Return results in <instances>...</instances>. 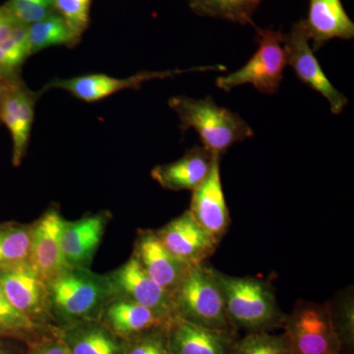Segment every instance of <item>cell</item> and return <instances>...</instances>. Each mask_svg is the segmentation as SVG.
Segmentation results:
<instances>
[{"label":"cell","mask_w":354,"mask_h":354,"mask_svg":"<svg viewBox=\"0 0 354 354\" xmlns=\"http://www.w3.org/2000/svg\"><path fill=\"white\" fill-rule=\"evenodd\" d=\"M46 290L55 328L100 320L104 307L113 299L106 274L85 268H69L46 283Z\"/></svg>","instance_id":"1"},{"label":"cell","mask_w":354,"mask_h":354,"mask_svg":"<svg viewBox=\"0 0 354 354\" xmlns=\"http://www.w3.org/2000/svg\"><path fill=\"white\" fill-rule=\"evenodd\" d=\"M228 320L235 330L270 332L283 327L286 315L271 286L251 277L228 276L216 271Z\"/></svg>","instance_id":"2"},{"label":"cell","mask_w":354,"mask_h":354,"mask_svg":"<svg viewBox=\"0 0 354 354\" xmlns=\"http://www.w3.org/2000/svg\"><path fill=\"white\" fill-rule=\"evenodd\" d=\"M169 106L178 115L183 131L194 129L203 147L214 155L221 157L235 143L254 136L252 128L241 115L221 108L209 95L204 100L176 95Z\"/></svg>","instance_id":"3"},{"label":"cell","mask_w":354,"mask_h":354,"mask_svg":"<svg viewBox=\"0 0 354 354\" xmlns=\"http://www.w3.org/2000/svg\"><path fill=\"white\" fill-rule=\"evenodd\" d=\"M176 316L200 327L235 332L225 310L216 270L206 263L191 266L171 295Z\"/></svg>","instance_id":"4"},{"label":"cell","mask_w":354,"mask_h":354,"mask_svg":"<svg viewBox=\"0 0 354 354\" xmlns=\"http://www.w3.org/2000/svg\"><path fill=\"white\" fill-rule=\"evenodd\" d=\"M258 50L241 69L227 76L218 77L216 84L225 92L239 86L251 84L262 94L274 95L283 81V70L288 65L283 34L274 29L256 28Z\"/></svg>","instance_id":"5"},{"label":"cell","mask_w":354,"mask_h":354,"mask_svg":"<svg viewBox=\"0 0 354 354\" xmlns=\"http://www.w3.org/2000/svg\"><path fill=\"white\" fill-rule=\"evenodd\" d=\"M290 354H344L333 325L329 302L299 301L283 326Z\"/></svg>","instance_id":"6"},{"label":"cell","mask_w":354,"mask_h":354,"mask_svg":"<svg viewBox=\"0 0 354 354\" xmlns=\"http://www.w3.org/2000/svg\"><path fill=\"white\" fill-rule=\"evenodd\" d=\"M309 41L302 20L293 26L288 34L283 35V48L288 64L292 67L302 83L329 102L333 113L339 114L348 104V100L335 88L324 73Z\"/></svg>","instance_id":"7"},{"label":"cell","mask_w":354,"mask_h":354,"mask_svg":"<svg viewBox=\"0 0 354 354\" xmlns=\"http://www.w3.org/2000/svg\"><path fill=\"white\" fill-rule=\"evenodd\" d=\"M225 69L227 68L221 65H212V66H199L190 69L139 72L127 78H115L106 74H92V75L73 77L68 79H55L46 86V88H62L84 102H94L101 101L104 97L127 88L138 90L142 84L155 80V79L172 78L188 72L216 71V70L225 71Z\"/></svg>","instance_id":"8"},{"label":"cell","mask_w":354,"mask_h":354,"mask_svg":"<svg viewBox=\"0 0 354 354\" xmlns=\"http://www.w3.org/2000/svg\"><path fill=\"white\" fill-rule=\"evenodd\" d=\"M64 218L57 204H51L31 223L29 264L44 283L57 279L69 269L62 249V227Z\"/></svg>","instance_id":"9"},{"label":"cell","mask_w":354,"mask_h":354,"mask_svg":"<svg viewBox=\"0 0 354 354\" xmlns=\"http://www.w3.org/2000/svg\"><path fill=\"white\" fill-rule=\"evenodd\" d=\"M0 283L14 306L28 319L55 330L48 306L46 285L29 262L0 270Z\"/></svg>","instance_id":"10"},{"label":"cell","mask_w":354,"mask_h":354,"mask_svg":"<svg viewBox=\"0 0 354 354\" xmlns=\"http://www.w3.org/2000/svg\"><path fill=\"white\" fill-rule=\"evenodd\" d=\"M106 276L113 298L145 306L167 321L176 317L171 295L148 276L132 256Z\"/></svg>","instance_id":"11"},{"label":"cell","mask_w":354,"mask_h":354,"mask_svg":"<svg viewBox=\"0 0 354 354\" xmlns=\"http://www.w3.org/2000/svg\"><path fill=\"white\" fill-rule=\"evenodd\" d=\"M155 232L172 255L190 266L206 262L218 245L193 218L189 209Z\"/></svg>","instance_id":"12"},{"label":"cell","mask_w":354,"mask_h":354,"mask_svg":"<svg viewBox=\"0 0 354 354\" xmlns=\"http://www.w3.org/2000/svg\"><path fill=\"white\" fill-rule=\"evenodd\" d=\"M39 93L32 92L23 81L7 83L0 106V122L11 134L13 142L12 164L19 167L27 152L35 118V104Z\"/></svg>","instance_id":"13"},{"label":"cell","mask_w":354,"mask_h":354,"mask_svg":"<svg viewBox=\"0 0 354 354\" xmlns=\"http://www.w3.org/2000/svg\"><path fill=\"white\" fill-rule=\"evenodd\" d=\"M131 256L171 297L191 267L172 255L153 230L137 232Z\"/></svg>","instance_id":"14"},{"label":"cell","mask_w":354,"mask_h":354,"mask_svg":"<svg viewBox=\"0 0 354 354\" xmlns=\"http://www.w3.org/2000/svg\"><path fill=\"white\" fill-rule=\"evenodd\" d=\"M111 220V214L108 211L76 221L64 220L60 241L64 260L69 268L90 269Z\"/></svg>","instance_id":"15"},{"label":"cell","mask_w":354,"mask_h":354,"mask_svg":"<svg viewBox=\"0 0 354 354\" xmlns=\"http://www.w3.org/2000/svg\"><path fill=\"white\" fill-rule=\"evenodd\" d=\"M220 160L218 156L206 180L193 191L189 209L193 218L218 243L227 234L230 223L221 185Z\"/></svg>","instance_id":"16"},{"label":"cell","mask_w":354,"mask_h":354,"mask_svg":"<svg viewBox=\"0 0 354 354\" xmlns=\"http://www.w3.org/2000/svg\"><path fill=\"white\" fill-rule=\"evenodd\" d=\"M167 337L171 354H232L237 333L200 327L174 317Z\"/></svg>","instance_id":"17"},{"label":"cell","mask_w":354,"mask_h":354,"mask_svg":"<svg viewBox=\"0 0 354 354\" xmlns=\"http://www.w3.org/2000/svg\"><path fill=\"white\" fill-rule=\"evenodd\" d=\"M216 157L204 147L195 146L176 162L156 167L151 176L165 189L193 192L206 180Z\"/></svg>","instance_id":"18"},{"label":"cell","mask_w":354,"mask_h":354,"mask_svg":"<svg viewBox=\"0 0 354 354\" xmlns=\"http://www.w3.org/2000/svg\"><path fill=\"white\" fill-rule=\"evenodd\" d=\"M304 21L305 31L317 51L334 39H351L354 24L341 0H309L308 16Z\"/></svg>","instance_id":"19"},{"label":"cell","mask_w":354,"mask_h":354,"mask_svg":"<svg viewBox=\"0 0 354 354\" xmlns=\"http://www.w3.org/2000/svg\"><path fill=\"white\" fill-rule=\"evenodd\" d=\"M71 354H125L127 341L114 334L101 320L83 321L55 328Z\"/></svg>","instance_id":"20"},{"label":"cell","mask_w":354,"mask_h":354,"mask_svg":"<svg viewBox=\"0 0 354 354\" xmlns=\"http://www.w3.org/2000/svg\"><path fill=\"white\" fill-rule=\"evenodd\" d=\"M100 320L124 341L153 328L167 327L171 322L153 310L118 298L106 304Z\"/></svg>","instance_id":"21"},{"label":"cell","mask_w":354,"mask_h":354,"mask_svg":"<svg viewBox=\"0 0 354 354\" xmlns=\"http://www.w3.org/2000/svg\"><path fill=\"white\" fill-rule=\"evenodd\" d=\"M0 329L7 337L24 342L26 346L34 344L46 337L55 335V330L48 329L32 322L16 308L7 297L0 283Z\"/></svg>","instance_id":"22"},{"label":"cell","mask_w":354,"mask_h":354,"mask_svg":"<svg viewBox=\"0 0 354 354\" xmlns=\"http://www.w3.org/2000/svg\"><path fill=\"white\" fill-rule=\"evenodd\" d=\"M77 44L66 22L57 11L28 25V46L31 55L51 46H74Z\"/></svg>","instance_id":"23"},{"label":"cell","mask_w":354,"mask_h":354,"mask_svg":"<svg viewBox=\"0 0 354 354\" xmlns=\"http://www.w3.org/2000/svg\"><path fill=\"white\" fill-rule=\"evenodd\" d=\"M31 244V223H0V270L28 262Z\"/></svg>","instance_id":"24"},{"label":"cell","mask_w":354,"mask_h":354,"mask_svg":"<svg viewBox=\"0 0 354 354\" xmlns=\"http://www.w3.org/2000/svg\"><path fill=\"white\" fill-rule=\"evenodd\" d=\"M261 2L262 0H189V6L200 16L221 18L255 27L253 15Z\"/></svg>","instance_id":"25"},{"label":"cell","mask_w":354,"mask_h":354,"mask_svg":"<svg viewBox=\"0 0 354 354\" xmlns=\"http://www.w3.org/2000/svg\"><path fill=\"white\" fill-rule=\"evenodd\" d=\"M28 26L18 23L11 36L0 46V80L13 83L20 80V70L28 57Z\"/></svg>","instance_id":"26"},{"label":"cell","mask_w":354,"mask_h":354,"mask_svg":"<svg viewBox=\"0 0 354 354\" xmlns=\"http://www.w3.org/2000/svg\"><path fill=\"white\" fill-rule=\"evenodd\" d=\"M232 354H290L285 334L248 333L235 342Z\"/></svg>","instance_id":"27"},{"label":"cell","mask_w":354,"mask_h":354,"mask_svg":"<svg viewBox=\"0 0 354 354\" xmlns=\"http://www.w3.org/2000/svg\"><path fill=\"white\" fill-rule=\"evenodd\" d=\"M330 318L339 337L342 351L351 354L354 344V305L349 293L344 295L335 304H330Z\"/></svg>","instance_id":"28"},{"label":"cell","mask_w":354,"mask_h":354,"mask_svg":"<svg viewBox=\"0 0 354 354\" xmlns=\"http://www.w3.org/2000/svg\"><path fill=\"white\" fill-rule=\"evenodd\" d=\"M53 4L79 43L90 24L91 0H53Z\"/></svg>","instance_id":"29"},{"label":"cell","mask_w":354,"mask_h":354,"mask_svg":"<svg viewBox=\"0 0 354 354\" xmlns=\"http://www.w3.org/2000/svg\"><path fill=\"white\" fill-rule=\"evenodd\" d=\"M2 6L17 22L27 26L55 12L53 0H8Z\"/></svg>","instance_id":"30"},{"label":"cell","mask_w":354,"mask_h":354,"mask_svg":"<svg viewBox=\"0 0 354 354\" xmlns=\"http://www.w3.org/2000/svg\"><path fill=\"white\" fill-rule=\"evenodd\" d=\"M169 326L153 328L128 339L125 354H171L167 337Z\"/></svg>","instance_id":"31"},{"label":"cell","mask_w":354,"mask_h":354,"mask_svg":"<svg viewBox=\"0 0 354 354\" xmlns=\"http://www.w3.org/2000/svg\"><path fill=\"white\" fill-rule=\"evenodd\" d=\"M24 354H71L57 335L44 337L29 344Z\"/></svg>","instance_id":"32"},{"label":"cell","mask_w":354,"mask_h":354,"mask_svg":"<svg viewBox=\"0 0 354 354\" xmlns=\"http://www.w3.org/2000/svg\"><path fill=\"white\" fill-rule=\"evenodd\" d=\"M18 23L3 6L0 7V46L11 36V32Z\"/></svg>","instance_id":"33"},{"label":"cell","mask_w":354,"mask_h":354,"mask_svg":"<svg viewBox=\"0 0 354 354\" xmlns=\"http://www.w3.org/2000/svg\"><path fill=\"white\" fill-rule=\"evenodd\" d=\"M27 346L24 342L8 337H0V354H24Z\"/></svg>","instance_id":"34"},{"label":"cell","mask_w":354,"mask_h":354,"mask_svg":"<svg viewBox=\"0 0 354 354\" xmlns=\"http://www.w3.org/2000/svg\"><path fill=\"white\" fill-rule=\"evenodd\" d=\"M7 83L0 80V106H1L2 99H3L4 93H6Z\"/></svg>","instance_id":"35"},{"label":"cell","mask_w":354,"mask_h":354,"mask_svg":"<svg viewBox=\"0 0 354 354\" xmlns=\"http://www.w3.org/2000/svg\"><path fill=\"white\" fill-rule=\"evenodd\" d=\"M0 337H7V335L4 334L3 330H2L1 329H0Z\"/></svg>","instance_id":"36"}]
</instances>
